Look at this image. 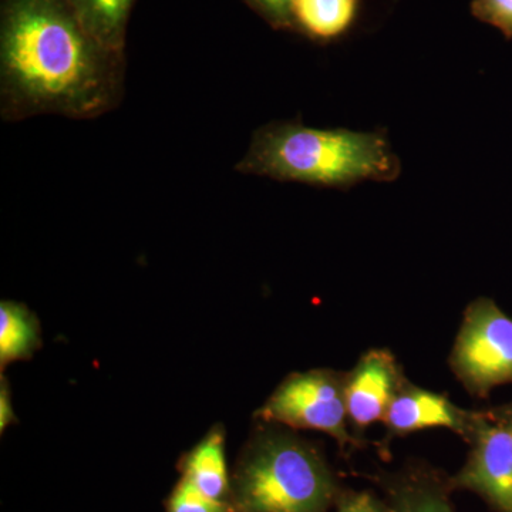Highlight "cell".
Segmentation results:
<instances>
[{"label":"cell","instance_id":"52a82bcc","mask_svg":"<svg viewBox=\"0 0 512 512\" xmlns=\"http://www.w3.org/2000/svg\"><path fill=\"white\" fill-rule=\"evenodd\" d=\"M396 366L392 356L370 352L357 365L345 386L348 416L357 426H369L384 419L396 390Z\"/></svg>","mask_w":512,"mask_h":512},{"label":"cell","instance_id":"7c38bea8","mask_svg":"<svg viewBox=\"0 0 512 512\" xmlns=\"http://www.w3.org/2000/svg\"><path fill=\"white\" fill-rule=\"evenodd\" d=\"M39 345V325L32 313L19 303L0 305V365L26 359Z\"/></svg>","mask_w":512,"mask_h":512},{"label":"cell","instance_id":"8992f818","mask_svg":"<svg viewBox=\"0 0 512 512\" xmlns=\"http://www.w3.org/2000/svg\"><path fill=\"white\" fill-rule=\"evenodd\" d=\"M476 444L457 483L483 495L501 512H512V429L476 421Z\"/></svg>","mask_w":512,"mask_h":512},{"label":"cell","instance_id":"277c9868","mask_svg":"<svg viewBox=\"0 0 512 512\" xmlns=\"http://www.w3.org/2000/svg\"><path fill=\"white\" fill-rule=\"evenodd\" d=\"M453 363L474 392L512 382V319L490 299H478L468 308Z\"/></svg>","mask_w":512,"mask_h":512},{"label":"cell","instance_id":"5bb4252c","mask_svg":"<svg viewBox=\"0 0 512 512\" xmlns=\"http://www.w3.org/2000/svg\"><path fill=\"white\" fill-rule=\"evenodd\" d=\"M168 512H234L225 501L212 500L183 478L168 501Z\"/></svg>","mask_w":512,"mask_h":512},{"label":"cell","instance_id":"ac0fdd59","mask_svg":"<svg viewBox=\"0 0 512 512\" xmlns=\"http://www.w3.org/2000/svg\"><path fill=\"white\" fill-rule=\"evenodd\" d=\"M13 419L12 407H10L9 390L5 383L2 384V394H0V427L2 431Z\"/></svg>","mask_w":512,"mask_h":512},{"label":"cell","instance_id":"7a4b0ae2","mask_svg":"<svg viewBox=\"0 0 512 512\" xmlns=\"http://www.w3.org/2000/svg\"><path fill=\"white\" fill-rule=\"evenodd\" d=\"M235 171L281 183L349 190L370 181L394 183L402 174V161L383 131L272 121L255 131Z\"/></svg>","mask_w":512,"mask_h":512},{"label":"cell","instance_id":"9c48e42d","mask_svg":"<svg viewBox=\"0 0 512 512\" xmlns=\"http://www.w3.org/2000/svg\"><path fill=\"white\" fill-rule=\"evenodd\" d=\"M357 9L359 0H292V28L315 42H332L352 28Z\"/></svg>","mask_w":512,"mask_h":512},{"label":"cell","instance_id":"6da1fadb","mask_svg":"<svg viewBox=\"0 0 512 512\" xmlns=\"http://www.w3.org/2000/svg\"><path fill=\"white\" fill-rule=\"evenodd\" d=\"M126 57L86 29L67 0H2L0 116L99 119L124 96Z\"/></svg>","mask_w":512,"mask_h":512},{"label":"cell","instance_id":"3957f363","mask_svg":"<svg viewBox=\"0 0 512 512\" xmlns=\"http://www.w3.org/2000/svg\"><path fill=\"white\" fill-rule=\"evenodd\" d=\"M333 485L309 448L292 440H269L241 467L237 504L242 512H323Z\"/></svg>","mask_w":512,"mask_h":512},{"label":"cell","instance_id":"9a60e30c","mask_svg":"<svg viewBox=\"0 0 512 512\" xmlns=\"http://www.w3.org/2000/svg\"><path fill=\"white\" fill-rule=\"evenodd\" d=\"M471 13L480 22L500 30L505 39H512V0H473Z\"/></svg>","mask_w":512,"mask_h":512},{"label":"cell","instance_id":"d6986e66","mask_svg":"<svg viewBox=\"0 0 512 512\" xmlns=\"http://www.w3.org/2000/svg\"><path fill=\"white\" fill-rule=\"evenodd\" d=\"M503 423L507 424V426H510L512 429V406L510 409L505 410Z\"/></svg>","mask_w":512,"mask_h":512},{"label":"cell","instance_id":"e0dca14e","mask_svg":"<svg viewBox=\"0 0 512 512\" xmlns=\"http://www.w3.org/2000/svg\"><path fill=\"white\" fill-rule=\"evenodd\" d=\"M384 510H386V505L367 493L346 498L339 508V512H384Z\"/></svg>","mask_w":512,"mask_h":512},{"label":"cell","instance_id":"2e32d148","mask_svg":"<svg viewBox=\"0 0 512 512\" xmlns=\"http://www.w3.org/2000/svg\"><path fill=\"white\" fill-rule=\"evenodd\" d=\"M249 6L258 12L275 29L292 28V0H247Z\"/></svg>","mask_w":512,"mask_h":512},{"label":"cell","instance_id":"4fadbf2b","mask_svg":"<svg viewBox=\"0 0 512 512\" xmlns=\"http://www.w3.org/2000/svg\"><path fill=\"white\" fill-rule=\"evenodd\" d=\"M384 512H454L446 494L426 483L403 485L393 494Z\"/></svg>","mask_w":512,"mask_h":512},{"label":"cell","instance_id":"8fae6325","mask_svg":"<svg viewBox=\"0 0 512 512\" xmlns=\"http://www.w3.org/2000/svg\"><path fill=\"white\" fill-rule=\"evenodd\" d=\"M184 478L212 500L224 501L228 494V474L221 431L208 434L207 439L188 454Z\"/></svg>","mask_w":512,"mask_h":512},{"label":"cell","instance_id":"ba28073f","mask_svg":"<svg viewBox=\"0 0 512 512\" xmlns=\"http://www.w3.org/2000/svg\"><path fill=\"white\" fill-rule=\"evenodd\" d=\"M384 420L396 433H412L430 427L464 431L468 426V420L454 404L440 394L419 389L397 394Z\"/></svg>","mask_w":512,"mask_h":512},{"label":"cell","instance_id":"30bf717a","mask_svg":"<svg viewBox=\"0 0 512 512\" xmlns=\"http://www.w3.org/2000/svg\"><path fill=\"white\" fill-rule=\"evenodd\" d=\"M67 3L100 45L124 53L128 19L136 0H67Z\"/></svg>","mask_w":512,"mask_h":512},{"label":"cell","instance_id":"5b68a950","mask_svg":"<svg viewBox=\"0 0 512 512\" xmlns=\"http://www.w3.org/2000/svg\"><path fill=\"white\" fill-rule=\"evenodd\" d=\"M262 416L298 429L325 431L345 441L348 414L345 387L326 373L311 372L293 376L271 397Z\"/></svg>","mask_w":512,"mask_h":512}]
</instances>
